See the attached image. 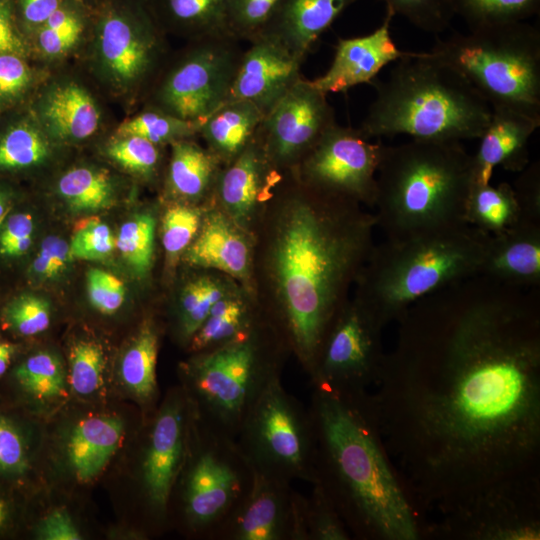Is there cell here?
<instances>
[{"label":"cell","instance_id":"6da1fadb","mask_svg":"<svg viewBox=\"0 0 540 540\" xmlns=\"http://www.w3.org/2000/svg\"><path fill=\"white\" fill-rule=\"evenodd\" d=\"M483 274L412 304L371 393L422 524L496 483L540 474V296Z\"/></svg>","mask_w":540,"mask_h":540},{"label":"cell","instance_id":"7a4b0ae2","mask_svg":"<svg viewBox=\"0 0 540 540\" xmlns=\"http://www.w3.org/2000/svg\"><path fill=\"white\" fill-rule=\"evenodd\" d=\"M271 247L277 327L309 374L323 337L372 248L375 215L296 180Z\"/></svg>","mask_w":540,"mask_h":540},{"label":"cell","instance_id":"3957f363","mask_svg":"<svg viewBox=\"0 0 540 540\" xmlns=\"http://www.w3.org/2000/svg\"><path fill=\"white\" fill-rule=\"evenodd\" d=\"M316 481L352 539L420 540V520L382 441L369 391L314 388L308 407Z\"/></svg>","mask_w":540,"mask_h":540},{"label":"cell","instance_id":"277c9868","mask_svg":"<svg viewBox=\"0 0 540 540\" xmlns=\"http://www.w3.org/2000/svg\"><path fill=\"white\" fill-rule=\"evenodd\" d=\"M371 85L375 98L358 128L367 138L408 135L414 140L478 139L492 114L487 101L449 64L429 52L397 61Z\"/></svg>","mask_w":540,"mask_h":540},{"label":"cell","instance_id":"5b68a950","mask_svg":"<svg viewBox=\"0 0 540 540\" xmlns=\"http://www.w3.org/2000/svg\"><path fill=\"white\" fill-rule=\"evenodd\" d=\"M376 181L375 217L387 239L466 223L472 161L460 142L384 145Z\"/></svg>","mask_w":540,"mask_h":540},{"label":"cell","instance_id":"8992f818","mask_svg":"<svg viewBox=\"0 0 540 540\" xmlns=\"http://www.w3.org/2000/svg\"><path fill=\"white\" fill-rule=\"evenodd\" d=\"M490 234L461 223L373 246L358 274L360 302L385 327L417 300L480 274Z\"/></svg>","mask_w":540,"mask_h":540},{"label":"cell","instance_id":"52a82bcc","mask_svg":"<svg viewBox=\"0 0 540 540\" xmlns=\"http://www.w3.org/2000/svg\"><path fill=\"white\" fill-rule=\"evenodd\" d=\"M260 324L214 349L194 354L182 366L184 392L194 413L211 427L236 438L253 405L275 380L288 343L276 326Z\"/></svg>","mask_w":540,"mask_h":540},{"label":"cell","instance_id":"ba28073f","mask_svg":"<svg viewBox=\"0 0 540 540\" xmlns=\"http://www.w3.org/2000/svg\"><path fill=\"white\" fill-rule=\"evenodd\" d=\"M459 72L492 109L540 121V30L525 21L438 38L430 51Z\"/></svg>","mask_w":540,"mask_h":540},{"label":"cell","instance_id":"9c48e42d","mask_svg":"<svg viewBox=\"0 0 540 540\" xmlns=\"http://www.w3.org/2000/svg\"><path fill=\"white\" fill-rule=\"evenodd\" d=\"M252 483L253 468L236 439L211 427L193 411L186 456L172 489L177 491L183 528L191 536L217 540Z\"/></svg>","mask_w":540,"mask_h":540},{"label":"cell","instance_id":"30bf717a","mask_svg":"<svg viewBox=\"0 0 540 540\" xmlns=\"http://www.w3.org/2000/svg\"><path fill=\"white\" fill-rule=\"evenodd\" d=\"M235 439L254 470L287 482L316 481L315 435L309 409L280 379L262 393Z\"/></svg>","mask_w":540,"mask_h":540},{"label":"cell","instance_id":"8fae6325","mask_svg":"<svg viewBox=\"0 0 540 540\" xmlns=\"http://www.w3.org/2000/svg\"><path fill=\"white\" fill-rule=\"evenodd\" d=\"M438 515L420 539L539 540L540 474L491 485Z\"/></svg>","mask_w":540,"mask_h":540},{"label":"cell","instance_id":"7c38bea8","mask_svg":"<svg viewBox=\"0 0 540 540\" xmlns=\"http://www.w3.org/2000/svg\"><path fill=\"white\" fill-rule=\"evenodd\" d=\"M194 40L162 80L155 99L157 109L200 124L228 101L244 49L227 30Z\"/></svg>","mask_w":540,"mask_h":540},{"label":"cell","instance_id":"4fadbf2b","mask_svg":"<svg viewBox=\"0 0 540 540\" xmlns=\"http://www.w3.org/2000/svg\"><path fill=\"white\" fill-rule=\"evenodd\" d=\"M383 328L356 299L346 301L328 327L308 374L313 388L347 395L369 391L385 356Z\"/></svg>","mask_w":540,"mask_h":540},{"label":"cell","instance_id":"5bb4252c","mask_svg":"<svg viewBox=\"0 0 540 540\" xmlns=\"http://www.w3.org/2000/svg\"><path fill=\"white\" fill-rule=\"evenodd\" d=\"M384 145L357 128L335 123L294 170L304 186L336 198L374 206Z\"/></svg>","mask_w":540,"mask_h":540},{"label":"cell","instance_id":"9a60e30c","mask_svg":"<svg viewBox=\"0 0 540 540\" xmlns=\"http://www.w3.org/2000/svg\"><path fill=\"white\" fill-rule=\"evenodd\" d=\"M335 123L327 94L302 77L264 116L256 138L277 169L294 172Z\"/></svg>","mask_w":540,"mask_h":540},{"label":"cell","instance_id":"2e32d148","mask_svg":"<svg viewBox=\"0 0 540 540\" xmlns=\"http://www.w3.org/2000/svg\"><path fill=\"white\" fill-rule=\"evenodd\" d=\"M193 410L184 390L171 392L151 422L140 465V481L152 514L167 515L172 489L184 463Z\"/></svg>","mask_w":540,"mask_h":540},{"label":"cell","instance_id":"e0dca14e","mask_svg":"<svg viewBox=\"0 0 540 540\" xmlns=\"http://www.w3.org/2000/svg\"><path fill=\"white\" fill-rule=\"evenodd\" d=\"M305 506L291 482L253 469L249 494L217 540H308Z\"/></svg>","mask_w":540,"mask_h":540},{"label":"cell","instance_id":"ac0fdd59","mask_svg":"<svg viewBox=\"0 0 540 540\" xmlns=\"http://www.w3.org/2000/svg\"><path fill=\"white\" fill-rule=\"evenodd\" d=\"M97 21L102 59L119 81L134 83L151 71L159 40L149 14L140 6L107 5Z\"/></svg>","mask_w":540,"mask_h":540},{"label":"cell","instance_id":"d6986e66","mask_svg":"<svg viewBox=\"0 0 540 540\" xmlns=\"http://www.w3.org/2000/svg\"><path fill=\"white\" fill-rule=\"evenodd\" d=\"M248 43L228 101H249L265 116L302 78L304 61L267 35L260 34Z\"/></svg>","mask_w":540,"mask_h":540},{"label":"cell","instance_id":"ffe728a7","mask_svg":"<svg viewBox=\"0 0 540 540\" xmlns=\"http://www.w3.org/2000/svg\"><path fill=\"white\" fill-rule=\"evenodd\" d=\"M395 15L387 9L382 24L373 32L359 37L339 39L332 63L312 84L325 94L346 92L360 84H371L388 64L411 51L399 49L390 33Z\"/></svg>","mask_w":540,"mask_h":540},{"label":"cell","instance_id":"44dd1931","mask_svg":"<svg viewBox=\"0 0 540 540\" xmlns=\"http://www.w3.org/2000/svg\"><path fill=\"white\" fill-rule=\"evenodd\" d=\"M279 171L255 137L236 159L220 171L214 194L223 212L246 230L260 203L280 180Z\"/></svg>","mask_w":540,"mask_h":540},{"label":"cell","instance_id":"7402d4cb","mask_svg":"<svg viewBox=\"0 0 540 540\" xmlns=\"http://www.w3.org/2000/svg\"><path fill=\"white\" fill-rule=\"evenodd\" d=\"M540 121L514 110L492 109L491 118L471 155L473 184H488L495 167L521 172L528 166V144Z\"/></svg>","mask_w":540,"mask_h":540},{"label":"cell","instance_id":"603a6c76","mask_svg":"<svg viewBox=\"0 0 540 540\" xmlns=\"http://www.w3.org/2000/svg\"><path fill=\"white\" fill-rule=\"evenodd\" d=\"M480 274L517 287H539L540 221L521 220L490 235Z\"/></svg>","mask_w":540,"mask_h":540},{"label":"cell","instance_id":"cb8c5ba5","mask_svg":"<svg viewBox=\"0 0 540 540\" xmlns=\"http://www.w3.org/2000/svg\"><path fill=\"white\" fill-rule=\"evenodd\" d=\"M245 231L227 214L212 210L202 219L196 237L184 252V259L190 265L217 269L246 280L250 274L251 252Z\"/></svg>","mask_w":540,"mask_h":540},{"label":"cell","instance_id":"d4e9b609","mask_svg":"<svg viewBox=\"0 0 540 540\" xmlns=\"http://www.w3.org/2000/svg\"><path fill=\"white\" fill-rule=\"evenodd\" d=\"M357 1L280 0L260 34L278 40L304 61L321 34L346 8Z\"/></svg>","mask_w":540,"mask_h":540},{"label":"cell","instance_id":"484cf974","mask_svg":"<svg viewBox=\"0 0 540 540\" xmlns=\"http://www.w3.org/2000/svg\"><path fill=\"white\" fill-rule=\"evenodd\" d=\"M124 424L116 416L96 415L81 419L71 429L67 457L75 477L87 482L97 477L121 446Z\"/></svg>","mask_w":540,"mask_h":540},{"label":"cell","instance_id":"4316f807","mask_svg":"<svg viewBox=\"0 0 540 540\" xmlns=\"http://www.w3.org/2000/svg\"><path fill=\"white\" fill-rule=\"evenodd\" d=\"M263 118L264 114L251 102L230 100L200 123L198 134L225 166L253 142Z\"/></svg>","mask_w":540,"mask_h":540},{"label":"cell","instance_id":"83f0119b","mask_svg":"<svg viewBox=\"0 0 540 540\" xmlns=\"http://www.w3.org/2000/svg\"><path fill=\"white\" fill-rule=\"evenodd\" d=\"M171 146L167 178L169 191L188 201H197L210 192L214 193L223 167L221 162L191 138L175 141Z\"/></svg>","mask_w":540,"mask_h":540},{"label":"cell","instance_id":"f1b7e54d","mask_svg":"<svg viewBox=\"0 0 540 540\" xmlns=\"http://www.w3.org/2000/svg\"><path fill=\"white\" fill-rule=\"evenodd\" d=\"M42 116L58 138L82 140L95 133L100 114L86 90L76 84H66L48 94Z\"/></svg>","mask_w":540,"mask_h":540},{"label":"cell","instance_id":"f546056e","mask_svg":"<svg viewBox=\"0 0 540 540\" xmlns=\"http://www.w3.org/2000/svg\"><path fill=\"white\" fill-rule=\"evenodd\" d=\"M464 220L490 235L517 225L523 219L514 188L507 182L497 186L473 184L466 200Z\"/></svg>","mask_w":540,"mask_h":540},{"label":"cell","instance_id":"4dcf8cb0","mask_svg":"<svg viewBox=\"0 0 540 540\" xmlns=\"http://www.w3.org/2000/svg\"><path fill=\"white\" fill-rule=\"evenodd\" d=\"M257 325L245 300L229 294L211 308L187 346L193 354L205 352L243 336Z\"/></svg>","mask_w":540,"mask_h":540},{"label":"cell","instance_id":"1f68e13d","mask_svg":"<svg viewBox=\"0 0 540 540\" xmlns=\"http://www.w3.org/2000/svg\"><path fill=\"white\" fill-rule=\"evenodd\" d=\"M158 333L146 322L123 353L119 374L127 391L143 404H151L157 395L156 365Z\"/></svg>","mask_w":540,"mask_h":540},{"label":"cell","instance_id":"d6a6232c","mask_svg":"<svg viewBox=\"0 0 540 540\" xmlns=\"http://www.w3.org/2000/svg\"><path fill=\"white\" fill-rule=\"evenodd\" d=\"M58 191L74 211L107 209L114 202V189L109 175L88 167L73 168L58 181Z\"/></svg>","mask_w":540,"mask_h":540},{"label":"cell","instance_id":"836d02e7","mask_svg":"<svg viewBox=\"0 0 540 540\" xmlns=\"http://www.w3.org/2000/svg\"><path fill=\"white\" fill-rule=\"evenodd\" d=\"M159 6L167 22L194 38L227 30L224 0H159Z\"/></svg>","mask_w":540,"mask_h":540},{"label":"cell","instance_id":"e575fe53","mask_svg":"<svg viewBox=\"0 0 540 540\" xmlns=\"http://www.w3.org/2000/svg\"><path fill=\"white\" fill-rule=\"evenodd\" d=\"M229 294L227 285L213 277H199L183 288L179 298L177 326L180 337L186 344L204 322L211 308Z\"/></svg>","mask_w":540,"mask_h":540},{"label":"cell","instance_id":"d590c367","mask_svg":"<svg viewBox=\"0 0 540 540\" xmlns=\"http://www.w3.org/2000/svg\"><path fill=\"white\" fill-rule=\"evenodd\" d=\"M469 29L523 22L539 11L540 0H450Z\"/></svg>","mask_w":540,"mask_h":540},{"label":"cell","instance_id":"8d00e7d4","mask_svg":"<svg viewBox=\"0 0 540 540\" xmlns=\"http://www.w3.org/2000/svg\"><path fill=\"white\" fill-rule=\"evenodd\" d=\"M20 387L38 400H51L66 394V375L59 357L38 352L25 359L16 369Z\"/></svg>","mask_w":540,"mask_h":540},{"label":"cell","instance_id":"74e56055","mask_svg":"<svg viewBox=\"0 0 540 540\" xmlns=\"http://www.w3.org/2000/svg\"><path fill=\"white\" fill-rule=\"evenodd\" d=\"M156 221L151 214H138L122 224L116 248L137 277L148 274L153 263Z\"/></svg>","mask_w":540,"mask_h":540},{"label":"cell","instance_id":"f35d334b","mask_svg":"<svg viewBox=\"0 0 540 540\" xmlns=\"http://www.w3.org/2000/svg\"><path fill=\"white\" fill-rule=\"evenodd\" d=\"M200 124L173 116L160 109L145 111L123 122L120 136H140L156 145L173 143L198 134Z\"/></svg>","mask_w":540,"mask_h":540},{"label":"cell","instance_id":"ab89813d","mask_svg":"<svg viewBox=\"0 0 540 540\" xmlns=\"http://www.w3.org/2000/svg\"><path fill=\"white\" fill-rule=\"evenodd\" d=\"M82 11L76 0H63L60 7L37 28V40L43 52L60 55L78 42L85 27Z\"/></svg>","mask_w":540,"mask_h":540},{"label":"cell","instance_id":"60d3db41","mask_svg":"<svg viewBox=\"0 0 540 540\" xmlns=\"http://www.w3.org/2000/svg\"><path fill=\"white\" fill-rule=\"evenodd\" d=\"M48 146L42 136L27 124L8 129L0 138V168H26L42 162Z\"/></svg>","mask_w":540,"mask_h":540},{"label":"cell","instance_id":"b9f144b4","mask_svg":"<svg viewBox=\"0 0 540 540\" xmlns=\"http://www.w3.org/2000/svg\"><path fill=\"white\" fill-rule=\"evenodd\" d=\"M69 362V384L74 393L87 396L100 389L105 367L100 344L92 340L77 341L71 347Z\"/></svg>","mask_w":540,"mask_h":540},{"label":"cell","instance_id":"7bdbcfd3","mask_svg":"<svg viewBox=\"0 0 540 540\" xmlns=\"http://www.w3.org/2000/svg\"><path fill=\"white\" fill-rule=\"evenodd\" d=\"M306 497L305 524L308 540H350L347 529L335 505L319 483H313Z\"/></svg>","mask_w":540,"mask_h":540},{"label":"cell","instance_id":"ee69618b","mask_svg":"<svg viewBox=\"0 0 540 540\" xmlns=\"http://www.w3.org/2000/svg\"><path fill=\"white\" fill-rule=\"evenodd\" d=\"M280 0H224L225 26L240 41L257 37Z\"/></svg>","mask_w":540,"mask_h":540},{"label":"cell","instance_id":"f6af8a7d","mask_svg":"<svg viewBox=\"0 0 540 540\" xmlns=\"http://www.w3.org/2000/svg\"><path fill=\"white\" fill-rule=\"evenodd\" d=\"M202 210L186 204L168 207L162 218L161 240L165 252L174 261L192 243L201 223Z\"/></svg>","mask_w":540,"mask_h":540},{"label":"cell","instance_id":"bcb514c9","mask_svg":"<svg viewBox=\"0 0 540 540\" xmlns=\"http://www.w3.org/2000/svg\"><path fill=\"white\" fill-rule=\"evenodd\" d=\"M394 15H401L417 28L438 35L454 15L450 0H383Z\"/></svg>","mask_w":540,"mask_h":540},{"label":"cell","instance_id":"7dc6e473","mask_svg":"<svg viewBox=\"0 0 540 540\" xmlns=\"http://www.w3.org/2000/svg\"><path fill=\"white\" fill-rule=\"evenodd\" d=\"M116 249V238L109 226L97 217H89L76 225L69 250L72 258L102 260Z\"/></svg>","mask_w":540,"mask_h":540},{"label":"cell","instance_id":"c3c4849f","mask_svg":"<svg viewBox=\"0 0 540 540\" xmlns=\"http://www.w3.org/2000/svg\"><path fill=\"white\" fill-rule=\"evenodd\" d=\"M108 156L127 171L151 176L160 161L158 145L136 135L121 136L107 147Z\"/></svg>","mask_w":540,"mask_h":540},{"label":"cell","instance_id":"681fc988","mask_svg":"<svg viewBox=\"0 0 540 540\" xmlns=\"http://www.w3.org/2000/svg\"><path fill=\"white\" fill-rule=\"evenodd\" d=\"M4 318L17 333L24 336L37 335L50 325V305L39 296L24 294L9 303Z\"/></svg>","mask_w":540,"mask_h":540},{"label":"cell","instance_id":"f907efd6","mask_svg":"<svg viewBox=\"0 0 540 540\" xmlns=\"http://www.w3.org/2000/svg\"><path fill=\"white\" fill-rule=\"evenodd\" d=\"M87 293L91 305L102 314H113L123 305L124 283L115 275L98 268L87 273Z\"/></svg>","mask_w":540,"mask_h":540},{"label":"cell","instance_id":"816d5d0a","mask_svg":"<svg viewBox=\"0 0 540 540\" xmlns=\"http://www.w3.org/2000/svg\"><path fill=\"white\" fill-rule=\"evenodd\" d=\"M29 466L24 438L7 418L0 416V473L9 476L24 474Z\"/></svg>","mask_w":540,"mask_h":540},{"label":"cell","instance_id":"f5cc1de1","mask_svg":"<svg viewBox=\"0 0 540 540\" xmlns=\"http://www.w3.org/2000/svg\"><path fill=\"white\" fill-rule=\"evenodd\" d=\"M72 259L69 243L58 236H48L42 241L31 270L39 278L53 279L67 268Z\"/></svg>","mask_w":540,"mask_h":540},{"label":"cell","instance_id":"db71d44e","mask_svg":"<svg viewBox=\"0 0 540 540\" xmlns=\"http://www.w3.org/2000/svg\"><path fill=\"white\" fill-rule=\"evenodd\" d=\"M33 218L28 213H16L8 218L0 232V254L17 257L26 253L32 243Z\"/></svg>","mask_w":540,"mask_h":540},{"label":"cell","instance_id":"11a10c76","mask_svg":"<svg viewBox=\"0 0 540 540\" xmlns=\"http://www.w3.org/2000/svg\"><path fill=\"white\" fill-rule=\"evenodd\" d=\"M31 72L17 54H0V101L19 97L29 86Z\"/></svg>","mask_w":540,"mask_h":540},{"label":"cell","instance_id":"9f6ffc18","mask_svg":"<svg viewBox=\"0 0 540 540\" xmlns=\"http://www.w3.org/2000/svg\"><path fill=\"white\" fill-rule=\"evenodd\" d=\"M523 220L540 221V165L534 162L521 171L513 187Z\"/></svg>","mask_w":540,"mask_h":540},{"label":"cell","instance_id":"6f0895ef","mask_svg":"<svg viewBox=\"0 0 540 540\" xmlns=\"http://www.w3.org/2000/svg\"><path fill=\"white\" fill-rule=\"evenodd\" d=\"M37 537L44 540H80L81 534L69 512L54 509L39 523Z\"/></svg>","mask_w":540,"mask_h":540},{"label":"cell","instance_id":"680465c9","mask_svg":"<svg viewBox=\"0 0 540 540\" xmlns=\"http://www.w3.org/2000/svg\"><path fill=\"white\" fill-rule=\"evenodd\" d=\"M63 0H18L19 12L25 24L38 28L62 4Z\"/></svg>","mask_w":540,"mask_h":540},{"label":"cell","instance_id":"91938a15","mask_svg":"<svg viewBox=\"0 0 540 540\" xmlns=\"http://www.w3.org/2000/svg\"><path fill=\"white\" fill-rule=\"evenodd\" d=\"M22 44L18 38L13 24L9 0L0 2V54H19Z\"/></svg>","mask_w":540,"mask_h":540},{"label":"cell","instance_id":"94428289","mask_svg":"<svg viewBox=\"0 0 540 540\" xmlns=\"http://www.w3.org/2000/svg\"><path fill=\"white\" fill-rule=\"evenodd\" d=\"M14 352L15 347L13 344L0 339V376L7 371Z\"/></svg>","mask_w":540,"mask_h":540},{"label":"cell","instance_id":"6125c7cd","mask_svg":"<svg viewBox=\"0 0 540 540\" xmlns=\"http://www.w3.org/2000/svg\"><path fill=\"white\" fill-rule=\"evenodd\" d=\"M9 210L10 204L8 197L4 193L0 192V225L4 221Z\"/></svg>","mask_w":540,"mask_h":540},{"label":"cell","instance_id":"be15d7a7","mask_svg":"<svg viewBox=\"0 0 540 540\" xmlns=\"http://www.w3.org/2000/svg\"><path fill=\"white\" fill-rule=\"evenodd\" d=\"M9 511L6 503L0 498V528L8 521Z\"/></svg>","mask_w":540,"mask_h":540},{"label":"cell","instance_id":"e7e4bbea","mask_svg":"<svg viewBox=\"0 0 540 540\" xmlns=\"http://www.w3.org/2000/svg\"><path fill=\"white\" fill-rule=\"evenodd\" d=\"M1 1H5V0H0V2H1Z\"/></svg>","mask_w":540,"mask_h":540}]
</instances>
